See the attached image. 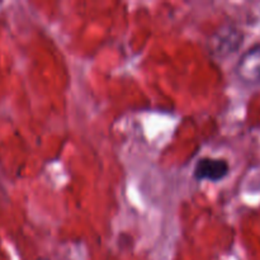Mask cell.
<instances>
[{
  "label": "cell",
  "instance_id": "cell-4",
  "mask_svg": "<svg viewBox=\"0 0 260 260\" xmlns=\"http://www.w3.org/2000/svg\"><path fill=\"white\" fill-rule=\"evenodd\" d=\"M38 260H48V259L47 258H40Z\"/></svg>",
  "mask_w": 260,
  "mask_h": 260
},
{
  "label": "cell",
  "instance_id": "cell-2",
  "mask_svg": "<svg viewBox=\"0 0 260 260\" xmlns=\"http://www.w3.org/2000/svg\"><path fill=\"white\" fill-rule=\"evenodd\" d=\"M230 173V165L223 159H213V157H202L196 164L193 170V178L198 182L208 180V182H220L225 179Z\"/></svg>",
  "mask_w": 260,
  "mask_h": 260
},
{
  "label": "cell",
  "instance_id": "cell-1",
  "mask_svg": "<svg viewBox=\"0 0 260 260\" xmlns=\"http://www.w3.org/2000/svg\"><path fill=\"white\" fill-rule=\"evenodd\" d=\"M235 75L245 84L260 83V43L251 46L239 58Z\"/></svg>",
  "mask_w": 260,
  "mask_h": 260
},
{
  "label": "cell",
  "instance_id": "cell-3",
  "mask_svg": "<svg viewBox=\"0 0 260 260\" xmlns=\"http://www.w3.org/2000/svg\"><path fill=\"white\" fill-rule=\"evenodd\" d=\"M243 38L240 30L235 28L218 30L211 41V50L216 55L226 56L231 52H235L240 47Z\"/></svg>",
  "mask_w": 260,
  "mask_h": 260
}]
</instances>
